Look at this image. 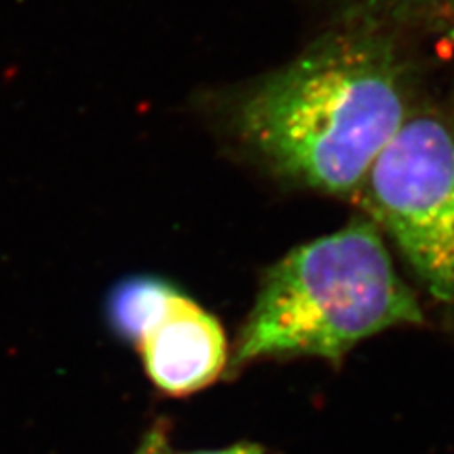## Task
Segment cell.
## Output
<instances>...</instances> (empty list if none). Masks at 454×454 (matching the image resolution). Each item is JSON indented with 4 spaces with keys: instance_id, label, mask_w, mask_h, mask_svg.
<instances>
[{
    "instance_id": "obj_1",
    "label": "cell",
    "mask_w": 454,
    "mask_h": 454,
    "mask_svg": "<svg viewBox=\"0 0 454 454\" xmlns=\"http://www.w3.org/2000/svg\"><path fill=\"white\" fill-rule=\"evenodd\" d=\"M415 108L392 42L348 31L255 82L239 97L231 121L275 175L315 192L356 197Z\"/></svg>"
},
{
    "instance_id": "obj_2",
    "label": "cell",
    "mask_w": 454,
    "mask_h": 454,
    "mask_svg": "<svg viewBox=\"0 0 454 454\" xmlns=\"http://www.w3.org/2000/svg\"><path fill=\"white\" fill-rule=\"evenodd\" d=\"M424 322L372 218L290 252L263 278L231 365L317 356L339 364L364 339Z\"/></svg>"
},
{
    "instance_id": "obj_3",
    "label": "cell",
    "mask_w": 454,
    "mask_h": 454,
    "mask_svg": "<svg viewBox=\"0 0 454 454\" xmlns=\"http://www.w3.org/2000/svg\"><path fill=\"white\" fill-rule=\"evenodd\" d=\"M356 197L434 300L454 310V114L415 108Z\"/></svg>"
},
{
    "instance_id": "obj_4",
    "label": "cell",
    "mask_w": 454,
    "mask_h": 454,
    "mask_svg": "<svg viewBox=\"0 0 454 454\" xmlns=\"http://www.w3.org/2000/svg\"><path fill=\"white\" fill-rule=\"evenodd\" d=\"M137 348L150 380L170 395L207 388L230 364L220 322L182 292Z\"/></svg>"
},
{
    "instance_id": "obj_5",
    "label": "cell",
    "mask_w": 454,
    "mask_h": 454,
    "mask_svg": "<svg viewBox=\"0 0 454 454\" xmlns=\"http://www.w3.org/2000/svg\"><path fill=\"white\" fill-rule=\"evenodd\" d=\"M180 292L153 277H135L121 282L108 300V318L116 333L138 345L163 317Z\"/></svg>"
},
{
    "instance_id": "obj_6",
    "label": "cell",
    "mask_w": 454,
    "mask_h": 454,
    "mask_svg": "<svg viewBox=\"0 0 454 454\" xmlns=\"http://www.w3.org/2000/svg\"><path fill=\"white\" fill-rule=\"evenodd\" d=\"M135 454H263L260 445L254 443H237L225 449L216 450H195V452H184L176 450L168 442V435L165 432V426H153V428L142 437V442Z\"/></svg>"
},
{
    "instance_id": "obj_7",
    "label": "cell",
    "mask_w": 454,
    "mask_h": 454,
    "mask_svg": "<svg viewBox=\"0 0 454 454\" xmlns=\"http://www.w3.org/2000/svg\"><path fill=\"white\" fill-rule=\"evenodd\" d=\"M435 3L442 4L445 10H449V12L454 13V0H435Z\"/></svg>"
}]
</instances>
